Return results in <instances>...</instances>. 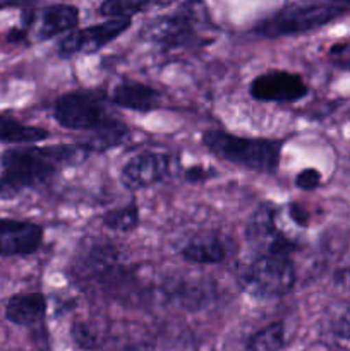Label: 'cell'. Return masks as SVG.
I'll return each mask as SVG.
<instances>
[{"label": "cell", "mask_w": 350, "mask_h": 351, "mask_svg": "<svg viewBox=\"0 0 350 351\" xmlns=\"http://www.w3.org/2000/svg\"><path fill=\"white\" fill-rule=\"evenodd\" d=\"M201 141L215 156L259 173H275L280 167L283 141L242 137L218 129L202 132Z\"/></svg>", "instance_id": "cell-2"}, {"label": "cell", "mask_w": 350, "mask_h": 351, "mask_svg": "<svg viewBox=\"0 0 350 351\" xmlns=\"http://www.w3.org/2000/svg\"><path fill=\"white\" fill-rule=\"evenodd\" d=\"M287 216L292 223H295L297 226L304 228V226L309 225V219H311V215L305 209V206H302L301 202H290L287 206Z\"/></svg>", "instance_id": "cell-23"}, {"label": "cell", "mask_w": 350, "mask_h": 351, "mask_svg": "<svg viewBox=\"0 0 350 351\" xmlns=\"http://www.w3.org/2000/svg\"><path fill=\"white\" fill-rule=\"evenodd\" d=\"M54 119L58 125L71 130H102L117 125L108 103L96 91H71L60 95L54 103Z\"/></svg>", "instance_id": "cell-6"}, {"label": "cell", "mask_w": 350, "mask_h": 351, "mask_svg": "<svg viewBox=\"0 0 350 351\" xmlns=\"http://www.w3.org/2000/svg\"><path fill=\"white\" fill-rule=\"evenodd\" d=\"M47 311V297L40 291H27V293L12 295L7 300L3 315L10 324L19 326V328H31L43 321Z\"/></svg>", "instance_id": "cell-13"}, {"label": "cell", "mask_w": 350, "mask_h": 351, "mask_svg": "<svg viewBox=\"0 0 350 351\" xmlns=\"http://www.w3.org/2000/svg\"><path fill=\"white\" fill-rule=\"evenodd\" d=\"M182 259L192 264H220L226 259L229 250L222 237L216 233L196 235L180 249Z\"/></svg>", "instance_id": "cell-15"}, {"label": "cell", "mask_w": 350, "mask_h": 351, "mask_svg": "<svg viewBox=\"0 0 350 351\" xmlns=\"http://www.w3.org/2000/svg\"><path fill=\"white\" fill-rule=\"evenodd\" d=\"M281 208L271 202H263L254 209L246 223V240L254 250L256 256L261 254H292L297 250V242L290 239L280 228Z\"/></svg>", "instance_id": "cell-7"}, {"label": "cell", "mask_w": 350, "mask_h": 351, "mask_svg": "<svg viewBox=\"0 0 350 351\" xmlns=\"http://www.w3.org/2000/svg\"><path fill=\"white\" fill-rule=\"evenodd\" d=\"M79 24V9L71 3H51L40 9L24 10L21 23L7 31L9 43H43L71 33Z\"/></svg>", "instance_id": "cell-5"}, {"label": "cell", "mask_w": 350, "mask_h": 351, "mask_svg": "<svg viewBox=\"0 0 350 351\" xmlns=\"http://www.w3.org/2000/svg\"><path fill=\"white\" fill-rule=\"evenodd\" d=\"M297 281L292 256L261 254L240 271L244 291L257 300H275L288 295Z\"/></svg>", "instance_id": "cell-4"}, {"label": "cell", "mask_w": 350, "mask_h": 351, "mask_svg": "<svg viewBox=\"0 0 350 351\" xmlns=\"http://www.w3.org/2000/svg\"><path fill=\"white\" fill-rule=\"evenodd\" d=\"M160 3L150 2H129V0H108L100 5V12L110 19H132V16L143 12L144 9H150Z\"/></svg>", "instance_id": "cell-19"}, {"label": "cell", "mask_w": 350, "mask_h": 351, "mask_svg": "<svg viewBox=\"0 0 350 351\" xmlns=\"http://www.w3.org/2000/svg\"><path fill=\"white\" fill-rule=\"evenodd\" d=\"M103 225L117 233H129L136 230L139 225V208L136 201H130L122 208H115L106 213L103 216Z\"/></svg>", "instance_id": "cell-18"}, {"label": "cell", "mask_w": 350, "mask_h": 351, "mask_svg": "<svg viewBox=\"0 0 350 351\" xmlns=\"http://www.w3.org/2000/svg\"><path fill=\"white\" fill-rule=\"evenodd\" d=\"M328 328L335 338L350 343V304L335 308L328 319Z\"/></svg>", "instance_id": "cell-20"}, {"label": "cell", "mask_w": 350, "mask_h": 351, "mask_svg": "<svg viewBox=\"0 0 350 351\" xmlns=\"http://www.w3.org/2000/svg\"><path fill=\"white\" fill-rule=\"evenodd\" d=\"M336 288L343 291H350V264L349 266H343L340 269L335 271V276H333Z\"/></svg>", "instance_id": "cell-24"}, {"label": "cell", "mask_w": 350, "mask_h": 351, "mask_svg": "<svg viewBox=\"0 0 350 351\" xmlns=\"http://www.w3.org/2000/svg\"><path fill=\"white\" fill-rule=\"evenodd\" d=\"M349 5L343 3H287L275 10L253 26V34L257 38H283L307 33L329 24L331 21L345 16Z\"/></svg>", "instance_id": "cell-3"}, {"label": "cell", "mask_w": 350, "mask_h": 351, "mask_svg": "<svg viewBox=\"0 0 350 351\" xmlns=\"http://www.w3.org/2000/svg\"><path fill=\"white\" fill-rule=\"evenodd\" d=\"M43 239V228L36 223L0 218V257L31 256L40 250Z\"/></svg>", "instance_id": "cell-12"}, {"label": "cell", "mask_w": 350, "mask_h": 351, "mask_svg": "<svg viewBox=\"0 0 350 351\" xmlns=\"http://www.w3.org/2000/svg\"><path fill=\"white\" fill-rule=\"evenodd\" d=\"M307 93L309 88L301 74L280 69L256 75L249 84L250 98L263 103H295Z\"/></svg>", "instance_id": "cell-10"}, {"label": "cell", "mask_w": 350, "mask_h": 351, "mask_svg": "<svg viewBox=\"0 0 350 351\" xmlns=\"http://www.w3.org/2000/svg\"><path fill=\"white\" fill-rule=\"evenodd\" d=\"M170 173V156L158 151H143L126 161L120 182L130 192L143 191L163 180Z\"/></svg>", "instance_id": "cell-11"}, {"label": "cell", "mask_w": 350, "mask_h": 351, "mask_svg": "<svg viewBox=\"0 0 350 351\" xmlns=\"http://www.w3.org/2000/svg\"><path fill=\"white\" fill-rule=\"evenodd\" d=\"M213 175V171L206 170L205 167H191L185 171V180L187 182H205Z\"/></svg>", "instance_id": "cell-25"}, {"label": "cell", "mask_w": 350, "mask_h": 351, "mask_svg": "<svg viewBox=\"0 0 350 351\" xmlns=\"http://www.w3.org/2000/svg\"><path fill=\"white\" fill-rule=\"evenodd\" d=\"M5 7H16V3H0V9H5Z\"/></svg>", "instance_id": "cell-26"}, {"label": "cell", "mask_w": 350, "mask_h": 351, "mask_svg": "<svg viewBox=\"0 0 350 351\" xmlns=\"http://www.w3.org/2000/svg\"><path fill=\"white\" fill-rule=\"evenodd\" d=\"M287 322H271L247 339L246 351H281L287 345Z\"/></svg>", "instance_id": "cell-17"}, {"label": "cell", "mask_w": 350, "mask_h": 351, "mask_svg": "<svg viewBox=\"0 0 350 351\" xmlns=\"http://www.w3.org/2000/svg\"><path fill=\"white\" fill-rule=\"evenodd\" d=\"M110 101L119 108L132 110V112H153L160 106L161 93L144 82L122 81L112 89Z\"/></svg>", "instance_id": "cell-14"}, {"label": "cell", "mask_w": 350, "mask_h": 351, "mask_svg": "<svg viewBox=\"0 0 350 351\" xmlns=\"http://www.w3.org/2000/svg\"><path fill=\"white\" fill-rule=\"evenodd\" d=\"M130 27V19H106L93 26L74 29L65 34L57 45V53L62 58H72L78 55L96 53Z\"/></svg>", "instance_id": "cell-8"}, {"label": "cell", "mask_w": 350, "mask_h": 351, "mask_svg": "<svg viewBox=\"0 0 350 351\" xmlns=\"http://www.w3.org/2000/svg\"><path fill=\"white\" fill-rule=\"evenodd\" d=\"M319 184H321V173L316 168H304L295 175V187L301 189V191H316Z\"/></svg>", "instance_id": "cell-22"}, {"label": "cell", "mask_w": 350, "mask_h": 351, "mask_svg": "<svg viewBox=\"0 0 350 351\" xmlns=\"http://www.w3.org/2000/svg\"><path fill=\"white\" fill-rule=\"evenodd\" d=\"M88 156L82 144L23 146L3 151L0 158V201H12L24 192L48 184L62 168L81 163Z\"/></svg>", "instance_id": "cell-1"}, {"label": "cell", "mask_w": 350, "mask_h": 351, "mask_svg": "<svg viewBox=\"0 0 350 351\" xmlns=\"http://www.w3.org/2000/svg\"><path fill=\"white\" fill-rule=\"evenodd\" d=\"M50 136L47 129L27 125L14 117L0 113V143L7 144H34Z\"/></svg>", "instance_id": "cell-16"}, {"label": "cell", "mask_w": 350, "mask_h": 351, "mask_svg": "<svg viewBox=\"0 0 350 351\" xmlns=\"http://www.w3.org/2000/svg\"><path fill=\"white\" fill-rule=\"evenodd\" d=\"M328 60L335 67L350 72V36L338 40L328 48Z\"/></svg>", "instance_id": "cell-21"}, {"label": "cell", "mask_w": 350, "mask_h": 351, "mask_svg": "<svg viewBox=\"0 0 350 351\" xmlns=\"http://www.w3.org/2000/svg\"><path fill=\"white\" fill-rule=\"evenodd\" d=\"M198 21L192 10L165 14L144 26L143 34L150 43L163 50H178L199 41Z\"/></svg>", "instance_id": "cell-9"}]
</instances>
